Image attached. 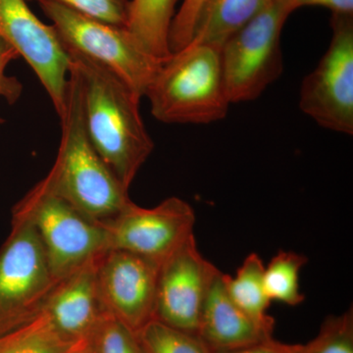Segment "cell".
Returning a JSON list of instances; mask_svg holds the SVG:
<instances>
[{
    "mask_svg": "<svg viewBox=\"0 0 353 353\" xmlns=\"http://www.w3.org/2000/svg\"><path fill=\"white\" fill-rule=\"evenodd\" d=\"M145 97L153 117L165 124L209 125L226 118L232 102L221 48L189 44L162 60Z\"/></svg>",
    "mask_w": 353,
    "mask_h": 353,
    "instance_id": "3957f363",
    "label": "cell"
},
{
    "mask_svg": "<svg viewBox=\"0 0 353 353\" xmlns=\"http://www.w3.org/2000/svg\"><path fill=\"white\" fill-rule=\"evenodd\" d=\"M270 2L271 0H205L189 44H210L222 48L230 37L259 15Z\"/></svg>",
    "mask_w": 353,
    "mask_h": 353,
    "instance_id": "9a60e30c",
    "label": "cell"
},
{
    "mask_svg": "<svg viewBox=\"0 0 353 353\" xmlns=\"http://www.w3.org/2000/svg\"><path fill=\"white\" fill-rule=\"evenodd\" d=\"M332 39L301 83L299 108L320 127L353 134V14H332Z\"/></svg>",
    "mask_w": 353,
    "mask_h": 353,
    "instance_id": "ba28073f",
    "label": "cell"
},
{
    "mask_svg": "<svg viewBox=\"0 0 353 353\" xmlns=\"http://www.w3.org/2000/svg\"><path fill=\"white\" fill-rule=\"evenodd\" d=\"M292 11L301 7L321 6L328 8L332 14H353V0H283Z\"/></svg>",
    "mask_w": 353,
    "mask_h": 353,
    "instance_id": "4316f807",
    "label": "cell"
},
{
    "mask_svg": "<svg viewBox=\"0 0 353 353\" xmlns=\"http://www.w3.org/2000/svg\"><path fill=\"white\" fill-rule=\"evenodd\" d=\"M94 353H145L138 334L106 312L88 340Z\"/></svg>",
    "mask_w": 353,
    "mask_h": 353,
    "instance_id": "44dd1931",
    "label": "cell"
},
{
    "mask_svg": "<svg viewBox=\"0 0 353 353\" xmlns=\"http://www.w3.org/2000/svg\"><path fill=\"white\" fill-rule=\"evenodd\" d=\"M179 0H131L126 28L150 54L160 60L172 54L169 34Z\"/></svg>",
    "mask_w": 353,
    "mask_h": 353,
    "instance_id": "2e32d148",
    "label": "cell"
},
{
    "mask_svg": "<svg viewBox=\"0 0 353 353\" xmlns=\"http://www.w3.org/2000/svg\"><path fill=\"white\" fill-rule=\"evenodd\" d=\"M61 139L52 168L39 181L82 214L108 226L131 202L88 139L83 124L80 78L70 64L66 99L59 115Z\"/></svg>",
    "mask_w": 353,
    "mask_h": 353,
    "instance_id": "7a4b0ae2",
    "label": "cell"
},
{
    "mask_svg": "<svg viewBox=\"0 0 353 353\" xmlns=\"http://www.w3.org/2000/svg\"><path fill=\"white\" fill-rule=\"evenodd\" d=\"M292 12L283 0H271L223 44L221 60L232 104L255 101L282 75L281 34Z\"/></svg>",
    "mask_w": 353,
    "mask_h": 353,
    "instance_id": "8992f818",
    "label": "cell"
},
{
    "mask_svg": "<svg viewBox=\"0 0 353 353\" xmlns=\"http://www.w3.org/2000/svg\"><path fill=\"white\" fill-rule=\"evenodd\" d=\"M137 334L145 353H211L197 334L175 328L155 318Z\"/></svg>",
    "mask_w": 353,
    "mask_h": 353,
    "instance_id": "ffe728a7",
    "label": "cell"
},
{
    "mask_svg": "<svg viewBox=\"0 0 353 353\" xmlns=\"http://www.w3.org/2000/svg\"><path fill=\"white\" fill-rule=\"evenodd\" d=\"M205 0H183L175 14L169 34L171 53L183 50L192 41L197 17Z\"/></svg>",
    "mask_w": 353,
    "mask_h": 353,
    "instance_id": "cb8c5ba5",
    "label": "cell"
},
{
    "mask_svg": "<svg viewBox=\"0 0 353 353\" xmlns=\"http://www.w3.org/2000/svg\"><path fill=\"white\" fill-rule=\"evenodd\" d=\"M104 308L138 333L154 319L159 263L126 250H106L95 260Z\"/></svg>",
    "mask_w": 353,
    "mask_h": 353,
    "instance_id": "7c38bea8",
    "label": "cell"
},
{
    "mask_svg": "<svg viewBox=\"0 0 353 353\" xmlns=\"http://www.w3.org/2000/svg\"><path fill=\"white\" fill-rule=\"evenodd\" d=\"M263 261L257 253H250L236 271V276L223 273L225 288L239 307L259 321L272 319L267 309L272 301L264 284Z\"/></svg>",
    "mask_w": 353,
    "mask_h": 353,
    "instance_id": "ac0fdd59",
    "label": "cell"
},
{
    "mask_svg": "<svg viewBox=\"0 0 353 353\" xmlns=\"http://www.w3.org/2000/svg\"><path fill=\"white\" fill-rule=\"evenodd\" d=\"M303 353H353V311L328 316Z\"/></svg>",
    "mask_w": 353,
    "mask_h": 353,
    "instance_id": "7402d4cb",
    "label": "cell"
},
{
    "mask_svg": "<svg viewBox=\"0 0 353 353\" xmlns=\"http://www.w3.org/2000/svg\"><path fill=\"white\" fill-rule=\"evenodd\" d=\"M12 215L25 218L34 228L57 281L108 250L106 228L82 214L41 182L14 206Z\"/></svg>",
    "mask_w": 353,
    "mask_h": 353,
    "instance_id": "5b68a950",
    "label": "cell"
},
{
    "mask_svg": "<svg viewBox=\"0 0 353 353\" xmlns=\"http://www.w3.org/2000/svg\"><path fill=\"white\" fill-rule=\"evenodd\" d=\"M220 272L190 236L159 265L155 319L197 334L204 301Z\"/></svg>",
    "mask_w": 353,
    "mask_h": 353,
    "instance_id": "8fae6325",
    "label": "cell"
},
{
    "mask_svg": "<svg viewBox=\"0 0 353 353\" xmlns=\"http://www.w3.org/2000/svg\"><path fill=\"white\" fill-rule=\"evenodd\" d=\"M194 209L176 196L152 208L131 201L105 226L108 250H126L161 263L194 236Z\"/></svg>",
    "mask_w": 353,
    "mask_h": 353,
    "instance_id": "9c48e42d",
    "label": "cell"
},
{
    "mask_svg": "<svg viewBox=\"0 0 353 353\" xmlns=\"http://www.w3.org/2000/svg\"><path fill=\"white\" fill-rule=\"evenodd\" d=\"M95 260L57 281L41 311L69 340L88 341L108 312L99 294Z\"/></svg>",
    "mask_w": 353,
    "mask_h": 353,
    "instance_id": "4fadbf2b",
    "label": "cell"
},
{
    "mask_svg": "<svg viewBox=\"0 0 353 353\" xmlns=\"http://www.w3.org/2000/svg\"><path fill=\"white\" fill-rule=\"evenodd\" d=\"M57 283L36 230L12 215L0 248V336L38 317Z\"/></svg>",
    "mask_w": 353,
    "mask_h": 353,
    "instance_id": "52a82bcc",
    "label": "cell"
},
{
    "mask_svg": "<svg viewBox=\"0 0 353 353\" xmlns=\"http://www.w3.org/2000/svg\"><path fill=\"white\" fill-rule=\"evenodd\" d=\"M308 259L301 253L280 250L264 269V284L271 301L296 306L305 296L299 288V273Z\"/></svg>",
    "mask_w": 353,
    "mask_h": 353,
    "instance_id": "d6986e66",
    "label": "cell"
},
{
    "mask_svg": "<svg viewBox=\"0 0 353 353\" xmlns=\"http://www.w3.org/2000/svg\"><path fill=\"white\" fill-rule=\"evenodd\" d=\"M30 1V0H26ZM39 1V0H36ZM94 19L126 27L131 0H51Z\"/></svg>",
    "mask_w": 353,
    "mask_h": 353,
    "instance_id": "603a6c76",
    "label": "cell"
},
{
    "mask_svg": "<svg viewBox=\"0 0 353 353\" xmlns=\"http://www.w3.org/2000/svg\"><path fill=\"white\" fill-rule=\"evenodd\" d=\"M19 57L17 51L0 38V97H3L9 104L17 102L23 92L22 83L16 77H9L6 73L9 63ZM3 122V119L0 118V124Z\"/></svg>",
    "mask_w": 353,
    "mask_h": 353,
    "instance_id": "d4e9b609",
    "label": "cell"
},
{
    "mask_svg": "<svg viewBox=\"0 0 353 353\" xmlns=\"http://www.w3.org/2000/svg\"><path fill=\"white\" fill-rule=\"evenodd\" d=\"M76 353H94V350H92V347H90V343H87L82 348L78 350Z\"/></svg>",
    "mask_w": 353,
    "mask_h": 353,
    "instance_id": "83f0119b",
    "label": "cell"
},
{
    "mask_svg": "<svg viewBox=\"0 0 353 353\" xmlns=\"http://www.w3.org/2000/svg\"><path fill=\"white\" fill-rule=\"evenodd\" d=\"M88 341L62 336L41 312L19 328L0 336V353H76Z\"/></svg>",
    "mask_w": 353,
    "mask_h": 353,
    "instance_id": "e0dca14e",
    "label": "cell"
},
{
    "mask_svg": "<svg viewBox=\"0 0 353 353\" xmlns=\"http://www.w3.org/2000/svg\"><path fill=\"white\" fill-rule=\"evenodd\" d=\"M273 318L259 321L232 301L223 273L216 277L202 307L197 336L211 352L234 350L273 338Z\"/></svg>",
    "mask_w": 353,
    "mask_h": 353,
    "instance_id": "5bb4252c",
    "label": "cell"
},
{
    "mask_svg": "<svg viewBox=\"0 0 353 353\" xmlns=\"http://www.w3.org/2000/svg\"><path fill=\"white\" fill-rule=\"evenodd\" d=\"M304 345H292L274 340L273 338L234 350L211 353H303Z\"/></svg>",
    "mask_w": 353,
    "mask_h": 353,
    "instance_id": "484cf974",
    "label": "cell"
},
{
    "mask_svg": "<svg viewBox=\"0 0 353 353\" xmlns=\"http://www.w3.org/2000/svg\"><path fill=\"white\" fill-rule=\"evenodd\" d=\"M0 38L31 66L59 116L66 99L70 60L52 25L41 22L26 0H0Z\"/></svg>",
    "mask_w": 353,
    "mask_h": 353,
    "instance_id": "30bf717a",
    "label": "cell"
},
{
    "mask_svg": "<svg viewBox=\"0 0 353 353\" xmlns=\"http://www.w3.org/2000/svg\"><path fill=\"white\" fill-rule=\"evenodd\" d=\"M66 51L94 60L118 77L141 99L162 60L153 57L126 27L94 19L51 0L38 1Z\"/></svg>",
    "mask_w": 353,
    "mask_h": 353,
    "instance_id": "277c9868",
    "label": "cell"
},
{
    "mask_svg": "<svg viewBox=\"0 0 353 353\" xmlns=\"http://www.w3.org/2000/svg\"><path fill=\"white\" fill-rule=\"evenodd\" d=\"M80 78L83 124L95 150L129 190L154 150L139 111L141 97L94 60L67 51Z\"/></svg>",
    "mask_w": 353,
    "mask_h": 353,
    "instance_id": "6da1fadb",
    "label": "cell"
}]
</instances>
